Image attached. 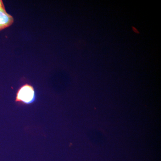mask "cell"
Listing matches in <instances>:
<instances>
[{"label":"cell","instance_id":"cell-1","mask_svg":"<svg viewBox=\"0 0 161 161\" xmlns=\"http://www.w3.org/2000/svg\"><path fill=\"white\" fill-rule=\"evenodd\" d=\"M36 100V92L33 86L25 84L18 90L16 96L15 102L22 104L29 105Z\"/></svg>","mask_w":161,"mask_h":161},{"label":"cell","instance_id":"cell-3","mask_svg":"<svg viewBox=\"0 0 161 161\" xmlns=\"http://www.w3.org/2000/svg\"><path fill=\"white\" fill-rule=\"evenodd\" d=\"M5 9V8L4 4H3V1L0 0V9Z\"/></svg>","mask_w":161,"mask_h":161},{"label":"cell","instance_id":"cell-2","mask_svg":"<svg viewBox=\"0 0 161 161\" xmlns=\"http://www.w3.org/2000/svg\"><path fill=\"white\" fill-rule=\"evenodd\" d=\"M14 22L13 17L6 12V9H0V31L11 26Z\"/></svg>","mask_w":161,"mask_h":161}]
</instances>
